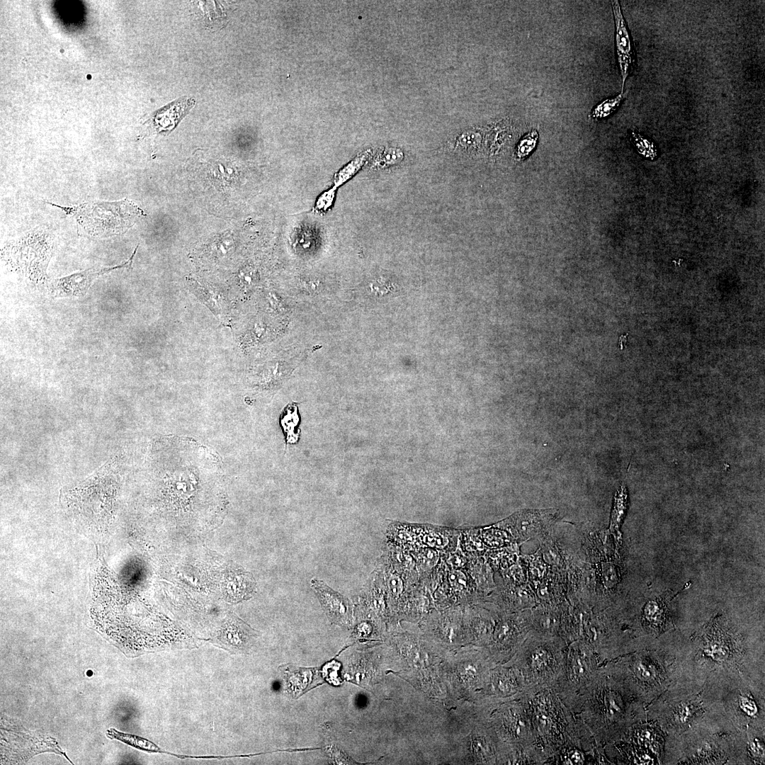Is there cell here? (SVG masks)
<instances>
[{"label":"cell","instance_id":"6da1fadb","mask_svg":"<svg viewBox=\"0 0 765 765\" xmlns=\"http://www.w3.org/2000/svg\"><path fill=\"white\" fill-rule=\"evenodd\" d=\"M645 705L602 664L570 710L593 736L599 749L620 741L635 725L646 720Z\"/></svg>","mask_w":765,"mask_h":765},{"label":"cell","instance_id":"7a4b0ae2","mask_svg":"<svg viewBox=\"0 0 765 765\" xmlns=\"http://www.w3.org/2000/svg\"><path fill=\"white\" fill-rule=\"evenodd\" d=\"M670 653L646 647L604 663L645 706L654 702L675 681L674 659Z\"/></svg>","mask_w":765,"mask_h":765},{"label":"cell","instance_id":"3957f363","mask_svg":"<svg viewBox=\"0 0 765 765\" xmlns=\"http://www.w3.org/2000/svg\"><path fill=\"white\" fill-rule=\"evenodd\" d=\"M567 645L560 636L545 637L530 630L522 644L519 669L528 690L552 686L562 672Z\"/></svg>","mask_w":765,"mask_h":765},{"label":"cell","instance_id":"277c9868","mask_svg":"<svg viewBox=\"0 0 765 765\" xmlns=\"http://www.w3.org/2000/svg\"><path fill=\"white\" fill-rule=\"evenodd\" d=\"M55 248L52 234L36 230L5 245L1 258L14 272L42 286L47 283L46 269Z\"/></svg>","mask_w":765,"mask_h":765},{"label":"cell","instance_id":"5b68a950","mask_svg":"<svg viewBox=\"0 0 765 765\" xmlns=\"http://www.w3.org/2000/svg\"><path fill=\"white\" fill-rule=\"evenodd\" d=\"M70 210L84 233L98 238L123 233L141 214V210L128 200L84 203Z\"/></svg>","mask_w":765,"mask_h":765},{"label":"cell","instance_id":"8992f818","mask_svg":"<svg viewBox=\"0 0 765 765\" xmlns=\"http://www.w3.org/2000/svg\"><path fill=\"white\" fill-rule=\"evenodd\" d=\"M569 643L562 672L551 688L570 709L602 664L596 654L583 642L574 640Z\"/></svg>","mask_w":765,"mask_h":765},{"label":"cell","instance_id":"52a82bcc","mask_svg":"<svg viewBox=\"0 0 765 765\" xmlns=\"http://www.w3.org/2000/svg\"><path fill=\"white\" fill-rule=\"evenodd\" d=\"M137 249V246L135 248L132 256L127 261L119 265L112 267L93 268L76 272L62 278L52 280L48 285L50 294L55 298H76L84 296L87 293L93 281L98 276L115 269L130 267L132 263Z\"/></svg>","mask_w":765,"mask_h":765},{"label":"cell","instance_id":"ba28073f","mask_svg":"<svg viewBox=\"0 0 765 765\" xmlns=\"http://www.w3.org/2000/svg\"><path fill=\"white\" fill-rule=\"evenodd\" d=\"M684 589L685 587L675 594L673 591L668 590L645 604L641 614V623L645 632L653 636H658L672 628L673 624L669 604Z\"/></svg>","mask_w":765,"mask_h":765},{"label":"cell","instance_id":"9c48e42d","mask_svg":"<svg viewBox=\"0 0 765 765\" xmlns=\"http://www.w3.org/2000/svg\"><path fill=\"white\" fill-rule=\"evenodd\" d=\"M311 586L316 593L325 613L334 623L348 627L352 623V608L349 600L328 586L318 579L311 580Z\"/></svg>","mask_w":765,"mask_h":765},{"label":"cell","instance_id":"30bf717a","mask_svg":"<svg viewBox=\"0 0 765 765\" xmlns=\"http://www.w3.org/2000/svg\"><path fill=\"white\" fill-rule=\"evenodd\" d=\"M615 22V40L616 55L622 79V92L625 81L634 64V50L627 23L623 15L618 1L611 2Z\"/></svg>","mask_w":765,"mask_h":765},{"label":"cell","instance_id":"8fae6325","mask_svg":"<svg viewBox=\"0 0 765 765\" xmlns=\"http://www.w3.org/2000/svg\"><path fill=\"white\" fill-rule=\"evenodd\" d=\"M557 516L552 509L528 510L516 514L511 519V525L518 536L531 537L548 528Z\"/></svg>","mask_w":765,"mask_h":765},{"label":"cell","instance_id":"7c38bea8","mask_svg":"<svg viewBox=\"0 0 765 765\" xmlns=\"http://www.w3.org/2000/svg\"><path fill=\"white\" fill-rule=\"evenodd\" d=\"M560 613L550 607H538L531 612V631L545 637L561 636Z\"/></svg>","mask_w":765,"mask_h":765},{"label":"cell","instance_id":"4fadbf2b","mask_svg":"<svg viewBox=\"0 0 765 765\" xmlns=\"http://www.w3.org/2000/svg\"><path fill=\"white\" fill-rule=\"evenodd\" d=\"M625 98V94L621 92L618 96L607 98L597 104L593 109L589 116L594 120L606 118L616 111Z\"/></svg>","mask_w":765,"mask_h":765},{"label":"cell","instance_id":"5bb4252c","mask_svg":"<svg viewBox=\"0 0 765 765\" xmlns=\"http://www.w3.org/2000/svg\"><path fill=\"white\" fill-rule=\"evenodd\" d=\"M298 422L299 416L297 414V407L295 404L288 406L283 412V415L281 416L280 424L286 433L287 441L289 443H293L298 441V438L295 436V430ZM295 436L298 438L297 435Z\"/></svg>","mask_w":765,"mask_h":765},{"label":"cell","instance_id":"9a60e30c","mask_svg":"<svg viewBox=\"0 0 765 765\" xmlns=\"http://www.w3.org/2000/svg\"><path fill=\"white\" fill-rule=\"evenodd\" d=\"M539 138L536 130L528 132L518 141L515 149V157L517 159L522 160L527 158L536 147Z\"/></svg>","mask_w":765,"mask_h":765},{"label":"cell","instance_id":"2e32d148","mask_svg":"<svg viewBox=\"0 0 765 765\" xmlns=\"http://www.w3.org/2000/svg\"><path fill=\"white\" fill-rule=\"evenodd\" d=\"M403 152L397 148H388L383 151L378 159V164L380 166L392 165L403 159Z\"/></svg>","mask_w":765,"mask_h":765},{"label":"cell","instance_id":"e0dca14e","mask_svg":"<svg viewBox=\"0 0 765 765\" xmlns=\"http://www.w3.org/2000/svg\"><path fill=\"white\" fill-rule=\"evenodd\" d=\"M481 141V135L479 132L474 131H469L463 133L458 139V144L460 147L469 149L475 147Z\"/></svg>","mask_w":765,"mask_h":765},{"label":"cell","instance_id":"ac0fdd59","mask_svg":"<svg viewBox=\"0 0 765 765\" xmlns=\"http://www.w3.org/2000/svg\"><path fill=\"white\" fill-rule=\"evenodd\" d=\"M303 288L308 292L316 293L321 290L322 284L317 278H307L302 281Z\"/></svg>","mask_w":765,"mask_h":765},{"label":"cell","instance_id":"d6986e66","mask_svg":"<svg viewBox=\"0 0 765 765\" xmlns=\"http://www.w3.org/2000/svg\"><path fill=\"white\" fill-rule=\"evenodd\" d=\"M388 586L390 591L393 594H397L402 590V584L398 577L395 575L391 576L388 579Z\"/></svg>","mask_w":765,"mask_h":765},{"label":"cell","instance_id":"ffe728a7","mask_svg":"<svg viewBox=\"0 0 765 765\" xmlns=\"http://www.w3.org/2000/svg\"><path fill=\"white\" fill-rule=\"evenodd\" d=\"M243 284L245 285H251L255 283L256 275L253 271H247L246 273L243 274Z\"/></svg>","mask_w":765,"mask_h":765},{"label":"cell","instance_id":"44dd1931","mask_svg":"<svg viewBox=\"0 0 765 765\" xmlns=\"http://www.w3.org/2000/svg\"><path fill=\"white\" fill-rule=\"evenodd\" d=\"M626 337H627V334L626 335H622L619 339V344H620V346L621 349H623V346H624V344H626V341H627Z\"/></svg>","mask_w":765,"mask_h":765},{"label":"cell","instance_id":"7402d4cb","mask_svg":"<svg viewBox=\"0 0 765 765\" xmlns=\"http://www.w3.org/2000/svg\"><path fill=\"white\" fill-rule=\"evenodd\" d=\"M92 674H93V672L91 670L87 672V675L88 676H91Z\"/></svg>","mask_w":765,"mask_h":765}]
</instances>
